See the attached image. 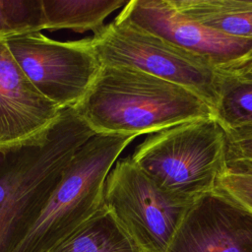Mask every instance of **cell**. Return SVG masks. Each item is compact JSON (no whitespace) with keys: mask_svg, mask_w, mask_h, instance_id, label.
<instances>
[{"mask_svg":"<svg viewBox=\"0 0 252 252\" xmlns=\"http://www.w3.org/2000/svg\"><path fill=\"white\" fill-rule=\"evenodd\" d=\"M94 131L73 107L44 130L0 146V252H14L33 226L75 153Z\"/></svg>","mask_w":252,"mask_h":252,"instance_id":"cell-1","label":"cell"},{"mask_svg":"<svg viewBox=\"0 0 252 252\" xmlns=\"http://www.w3.org/2000/svg\"><path fill=\"white\" fill-rule=\"evenodd\" d=\"M94 134L138 137L216 117L200 96L174 83L127 67L102 66L73 107Z\"/></svg>","mask_w":252,"mask_h":252,"instance_id":"cell-2","label":"cell"},{"mask_svg":"<svg viewBox=\"0 0 252 252\" xmlns=\"http://www.w3.org/2000/svg\"><path fill=\"white\" fill-rule=\"evenodd\" d=\"M227 157L226 131L212 116L150 134L130 158L161 189L193 201L218 186Z\"/></svg>","mask_w":252,"mask_h":252,"instance_id":"cell-3","label":"cell"},{"mask_svg":"<svg viewBox=\"0 0 252 252\" xmlns=\"http://www.w3.org/2000/svg\"><path fill=\"white\" fill-rule=\"evenodd\" d=\"M133 136L94 134L75 153L39 218L14 252H47L104 204L106 178Z\"/></svg>","mask_w":252,"mask_h":252,"instance_id":"cell-4","label":"cell"},{"mask_svg":"<svg viewBox=\"0 0 252 252\" xmlns=\"http://www.w3.org/2000/svg\"><path fill=\"white\" fill-rule=\"evenodd\" d=\"M90 42L102 66L132 68L174 83L200 96L216 113L221 73L208 59L118 18Z\"/></svg>","mask_w":252,"mask_h":252,"instance_id":"cell-5","label":"cell"},{"mask_svg":"<svg viewBox=\"0 0 252 252\" xmlns=\"http://www.w3.org/2000/svg\"><path fill=\"white\" fill-rule=\"evenodd\" d=\"M192 202L161 189L130 157L106 178L104 207L145 252L166 250Z\"/></svg>","mask_w":252,"mask_h":252,"instance_id":"cell-6","label":"cell"},{"mask_svg":"<svg viewBox=\"0 0 252 252\" xmlns=\"http://www.w3.org/2000/svg\"><path fill=\"white\" fill-rule=\"evenodd\" d=\"M5 41L32 86L61 109L84 98L102 67L90 37L58 41L35 32Z\"/></svg>","mask_w":252,"mask_h":252,"instance_id":"cell-7","label":"cell"},{"mask_svg":"<svg viewBox=\"0 0 252 252\" xmlns=\"http://www.w3.org/2000/svg\"><path fill=\"white\" fill-rule=\"evenodd\" d=\"M116 18L208 59L219 70L252 55V39L212 30L184 15L171 0H129Z\"/></svg>","mask_w":252,"mask_h":252,"instance_id":"cell-8","label":"cell"},{"mask_svg":"<svg viewBox=\"0 0 252 252\" xmlns=\"http://www.w3.org/2000/svg\"><path fill=\"white\" fill-rule=\"evenodd\" d=\"M164 252H252V211L217 186L193 200Z\"/></svg>","mask_w":252,"mask_h":252,"instance_id":"cell-9","label":"cell"},{"mask_svg":"<svg viewBox=\"0 0 252 252\" xmlns=\"http://www.w3.org/2000/svg\"><path fill=\"white\" fill-rule=\"evenodd\" d=\"M61 110L38 93L6 41L0 40V146L44 130L57 119Z\"/></svg>","mask_w":252,"mask_h":252,"instance_id":"cell-10","label":"cell"},{"mask_svg":"<svg viewBox=\"0 0 252 252\" xmlns=\"http://www.w3.org/2000/svg\"><path fill=\"white\" fill-rule=\"evenodd\" d=\"M47 252H145L103 207Z\"/></svg>","mask_w":252,"mask_h":252,"instance_id":"cell-11","label":"cell"},{"mask_svg":"<svg viewBox=\"0 0 252 252\" xmlns=\"http://www.w3.org/2000/svg\"><path fill=\"white\" fill-rule=\"evenodd\" d=\"M184 15L198 23L237 38L252 39L250 0H171Z\"/></svg>","mask_w":252,"mask_h":252,"instance_id":"cell-12","label":"cell"},{"mask_svg":"<svg viewBox=\"0 0 252 252\" xmlns=\"http://www.w3.org/2000/svg\"><path fill=\"white\" fill-rule=\"evenodd\" d=\"M129 0H42L45 30L98 32L104 20Z\"/></svg>","mask_w":252,"mask_h":252,"instance_id":"cell-13","label":"cell"},{"mask_svg":"<svg viewBox=\"0 0 252 252\" xmlns=\"http://www.w3.org/2000/svg\"><path fill=\"white\" fill-rule=\"evenodd\" d=\"M220 73L217 119L225 130L252 127V82Z\"/></svg>","mask_w":252,"mask_h":252,"instance_id":"cell-14","label":"cell"},{"mask_svg":"<svg viewBox=\"0 0 252 252\" xmlns=\"http://www.w3.org/2000/svg\"><path fill=\"white\" fill-rule=\"evenodd\" d=\"M42 30V0H0V40Z\"/></svg>","mask_w":252,"mask_h":252,"instance_id":"cell-15","label":"cell"},{"mask_svg":"<svg viewBox=\"0 0 252 252\" xmlns=\"http://www.w3.org/2000/svg\"><path fill=\"white\" fill-rule=\"evenodd\" d=\"M218 187L252 211V164L240 160H227V167Z\"/></svg>","mask_w":252,"mask_h":252,"instance_id":"cell-16","label":"cell"},{"mask_svg":"<svg viewBox=\"0 0 252 252\" xmlns=\"http://www.w3.org/2000/svg\"><path fill=\"white\" fill-rule=\"evenodd\" d=\"M228 141L227 160L252 164V127L225 130Z\"/></svg>","mask_w":252,"mask_h":252,"instance_id":"cell-17","label":"cell"},{"mask_svg":"<svg viewBox=\"0 0 252 252\" xmlns=\"http://www.w3.org/2000/svg\"><path fill=\"white\" fill-rule=\"evenodd\" d=\"M220 71L227 73L239 80L252 82V55L231 66L220 69Z\"/></svg>","mask_w":252,"mask_h":252,"instance_id":"cell-18","label":"cell"}]
</instances>
